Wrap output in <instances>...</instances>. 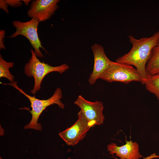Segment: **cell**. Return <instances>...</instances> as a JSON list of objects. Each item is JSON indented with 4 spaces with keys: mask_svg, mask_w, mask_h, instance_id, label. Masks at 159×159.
I'll return each instance as SVG.
<instances>
[{
    "mask_svg": "<svg viewBox=\"0 0 159 159\" xmlns=\"http://www.w3.org/2000/svg\"><path fill=\"white\" fill-rule=\"evenodd\" d=\"M128 37L132 45L131 49L128 53L118 58L116 62L135 66L142 78L143 85L150 76L146 70V64L153 49L159 44V30L150 37L139 39L132 35Z\"/></svg>",
    "mask_w": 159,
    "mask_h": 159,
    "instance_id": "6da1fadb",
    "label": "cell"
},
{
    "mask_svg": "<svg viewBox=\"0 0 159 159\" xmlns=\"http://www.w3.org/2000/svg\"><path fill=\"white\" fill-rule=\"evenodd\" d=\"M17 82H14L8 84L2 82L1 83L12 86L24 95L29 100L32 109L31 110H28L32 115V118L29 123L24 126L25 129H33L36 130H41L42 126L40 123H38V120L43 111L47 107L56 104L59 108L62 109L64 108V105L61 101L62 97V93L60 87L57 88L53 95L48 99L40 100L36 98L34 95L32 96L26 93L21 88L18 86L17 84Z\"/></svg>",
    "mask_w": 159,
    "mask_h": 159,
    "instance_id": "7a4b0ae2",
    "label": "cell"
},
{
    "mask_svg": "<svg viewBox=\"0 0 159 159\" xmlns=\"http://www.w3.org/2000/svg\"><path fill=\"white\" fill-rule=\"evenodd\" d=\"M31 52L32 56L28 62L25 65L24 72L28 77H34V85L30 92L34 95L40 89L42 81L46 75L53 72L62 74L69 69V67L66 64L54 67L43 61L41 62L37 58L33 49H31Z\"/></svg>",
    "mask_w": 159,
    "mask_h": 159,
    "instance_id": "3957f363",
    "label": "cell"
},
{
    "mask_svg": "<svg viewBox=\"0 0 159 159\" xmlns=\"http://www.w3.org/2000/svg\"><path fill=\"white\" fill-rule=\"evenodd\" d=\"M100 78L107 82H119L128 84L132 81L142 83V78L136 68L130 65L111 61Z\"/></svg>",
    "mask_w": 159,
    "mask_h": 159,
    "instance_id": "277c9868",
    "label": "cell"
},
{
    "mask_svg": "<svg viewBox=\"0 0 159 159\" xmlns=\"http://www.w3.org/2000/svg\"><path fill=\"white\" fill-rule=\"evenodd\" d=\"M39 22V20L36 18H32L26 22L13 21L12 24L15 28L16 31L9 37L14 38L19 35L26 37L34 48L36 56L41 58L43 57L44 56L40 51V48L44 50L47 53L48 52L42 46L38 35L37 29Z\"/></svg>",
    "mask_w": 159,
    "mask_h": 159,
    "instance_id": "5b68a950",
    "label": "cell"
},
{
    "mask_svg": "<svg viewBox=\"0 0 159 159\" xmlns=\"http://www.w3.org/2000/svg\"><path fill=\"white\" fill-rule=\"evenodd\" d=\"M78 115V119L73 125L59 134L60 137L69 146L77 144L93 127L80 110Z\"/></svg>",
    "mask_w": 159,
    "mask_h": 159,
    "instance_id": "8992f818",
    "label": "cell"
},
{
    "mask_svg": "<svg viewBox=\"0 0 159 159\" xmlns=\"http://www.w3.org/2000/svg\"><path fill=\"white\" fill-rule=\"evenodd\" d=\"M74 103L80 108V111L93 126L103 123L105 119L103 114L104 106L102 102H90L80 95Z\"/></svg>",
    "mask_w": 159,
    "mask_h": 159,
    "instance_id": "52a82bcc",
    "label": "cell"
},
{
    "mask_svg": "<svg viewBox=\"0 0 159 159\" xmlns=\"http://www.w3.org/2000/svg\"><path fill=\"white\" fill-rule=\"evenodd\" d=\"M59 0H36L31 2L27 11L29 17L36 18L40 22L50 18L58 8Z\"/></svg>",
    "mask_w": 159,
    "mask_h": 159,
    "instance_id": "ba28073f",
    "label": "cell"
},
{
    "mask_svg": "<svg viewBox=\"0 0 159 159\" xmlns=\"http://www.w3.org/2000/svg\"><path fill=\"white\" fill-rule=\"evenodd\" d=\"M91 49L94 57V64L92 72L90 74L88 82L93 85L104 72L108 67L111 61L106 55L104 49L101 45L95 43L91 45Z\"/></svg>",
    "mask_w": 159,
    "mask_h": 159,
    "instance_id": "9c48e42d",
    "label": "cell"
},
{
    "mask_svg": "<svg viewBox=\"0 0 159 159\" xmlns=\"http://www.w3.org/2000/svg\"><path fill=\"white\" fill-rule=\"evenodd\" d=\"M107 149L110 154H115L120 159H139L143 157L139 152L138 144L131 140L126 141L125 144L120 146L115 143H111Z\"/></svg>",
    "mask_w": 159,
    "mask_h": 159,
    "instance_id": "30bf717a",
    "label": "cell"
},
{
    "mask_svg": "<svg viewBox=\"0 0 159 159\" xmlns=\"http://www.w3.org/2000/svg\"><path fill=\"white\" fill-rule=\"evenodd\" d=\"M145 69L149 75L159 74V44L153 49Z\"/></svg>",
    "mask_w": 159,
    "mask_h": 159,
    "instance_id": "8fae6325",
    "label": "cell"
},
{
    "mask_svg": "<svg viewBox=\"0 0 159 159\" xmlns=\"http://www.w3.org/2000/svg\"><path fill=\"white\" fill-rule=\"evenodd\" d=\"M143 85L147 90L156 97L159 104V74L150 75Z\"/></svg>",
    "mask_w": 159,
    "mask_h": 159,
    "instance_id": "7c38bea8",
    "label": "cell"
},
{
    "mask_svg": "<svg viewBox=\"0 0 159 159\" xmlns=\"http://www.w3.org/2000/svg\"><path fill=\"white\" fill-rule=\"evenodd\" d=\"M14 63L12 62H7L3 58L0 54V78L5 77L11 83L13 82L14 76L10 72L9 69L14 67Z\"/></svg>",
    "mask_w": 159,
    "mask_h": 159,
    "instance_id": "4fadbf2b",
    "label": "cell"
},
{
    "mask_svg": "<svg viewBox=\"0 0 159 159\" xmlns=\"http://www.w3.org/2000/svg\"><path fill=\"white\" fill-rule=\"evenodd\" d=\"M5 1L8 5L14 7L21 6L23 4L20 0H5Z\"/></svg>",
    "mask_w": 159,
    "mask_h": 159,
    "instance_id": "5bb4252c",
    "label": "cell"
},
{
    "mask_svg": "<svg viewBox=\"0 0 159 159\" xmlns=\"http://www.w3.org/2000/svg\"><path fill=\"white\" fill-rule=\"evenodd\" d=\"M5 31L4 30L1 29L0 30V49H5L4 44V39L5 37Z\"/></svg>",
    "mask_w": 159,
    "mask_h": 159,
    "instance_id": "9a60e30c",
    "label": "cell"
},
{
    "mask_svg": "<svg viewBox=\"0 0 159 159\" xmlns=\"http://www.w3.org/2000/svg\"><path fill=\"white\" fill-rule=\"evenodd\" d=\"M8 5L6 3L5 0H0V8L2 9L7 14H9V10L8 9Z\"/></svg>",
    "mask_w": 159,
    "mask_h": 159,
    "instance_id": "2e32d148",
    "label": "cell"
},
{
    "mask_svg": "<svg viewBox=\"0 0 159 159\" xmlns=\"http://www.w3.org/2000/svg\"><path fill=\"white\" fill-rule=\"evenodd\" d=\"M156 158H159V155H157L155 153H154L149 156L144 158L143 159H152Z\"/></svg>",
    "mask_w": 159,
    "mask_h": 159,
    "instance_id": "e0dca14e",
    "label": "cell"
},
{
    "mask_svg": "<svg viewBox=\"0 0 159 159\" xmlns=\"http://www.w3.org/2000/svg\"><path fill=\"white\" fill-rule=\"evenodd\" d=\"M21 1L24 2V4L26 6H28L29 4V3L31 0H22Z\"/></svg>",
    "mask_w": 159,
    "mask_h": 159,
    "instance_id": "ac0fdd59",
    "label": "cell"
}]
</instances>
